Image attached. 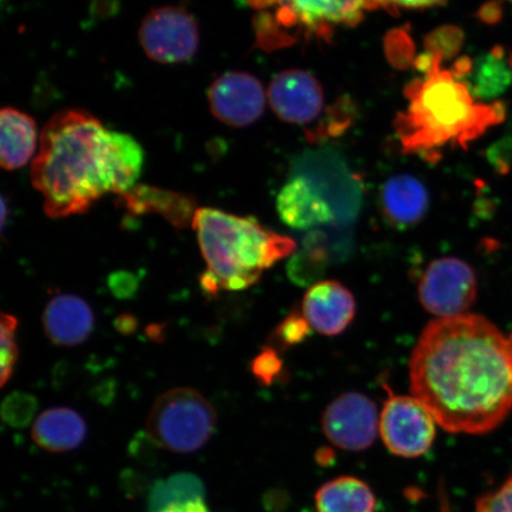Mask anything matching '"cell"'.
Returning a JSON list of instances; mask_svg holds the SVG:
<instances>
[{"label":"cell","mask_w":512,"mask_h":512,"mask_svg":"<svg viewBox=\"0 0 512 512\" xmlns=\"http://www.w3.org/2000/svg\"><path fill=\"white\" fill-rule=\"evenodd\" d=\"M409 377L414 398L450 433H489L512 411L509 338L482 316L428 324L412 352Z\"/></svg>","instance_id":"1"},{"label":"cell","mask_w":512,"mask_h":512,"mask_svg":"<svg viewBox=\"0 0 512 512\" xmlns=\"http://www.w3.org/2000/svg\"><path fill=\"white\" fill-rule=\"evenodd\" d=\"M107 136L101 121L82 110L57 113L43 128L31 181L43 195L49 217L86 213L112 192Z\"/></svg>","instance_id":"2"},{"label":"cell","mask_w":512,"mask_h":512,"mask_svg":"<svg viewBox=\"0 0 512 512\" xmlns=\"http://www.w3.org/2000/svg\"><path fill=\"white\" fill-rule=\"evenodd\" d=\"M431 55L432 67L425 79L408 86L409 104L399 115V137L408 151H433L450 143L465 147L505 117L501 102L477 101L452 70L441 69L444 60Z\"/></svg>","instance_id":"3"},{"label":"cell","mask_w":512,"mask_h":512,"mask_svg":"<svg viewBox=\"0 0 512 512\" xmlns=\"http://www.w3.org/2000/svg\"><path fill=\"white\" fill-rule=\"evenodd\" d=\"M192 227L208 272L220 290L242 291L258 283L268 268L296 251V242L262 227L251 217L213 208L197 209Z\"/></svg>","instance_id":"4"},{"label":"cell","mask_w":512,"mask_h":512,"mask_svg":"<svg viewBox=\"0 0 512 512\" xmlns=\"http://www.w3.org/2000/svg\"><path fill=\"white\" fill-rule=\"evenodd\" d=\"M260 12L256 42L266 50L290 46L299 35L330 38L339 27L362 21L364 0H247Z\"/></svg>","instance_id":"5"},{"label":"cell","mask_w":512,"mask_h":512,"mask_svg":"<svg viewBox=\"0 0 512 512\" xmlns=\"http://www.w3.org/2000/svg\"><path fill=\"white\" fill-rule=\"evenodd\" d=\"M216 427L213 406L195 389L176 388L159 396L146 422L157 446L175 453H191L208 443Z\"/></svg>","instance_id":"6"},{"label":"cell","mask_w":512,"mask_h":512,"mask_svg":"<svg viewBox=\"0 0 512 512\" xmlns=\"http://www.w3.org/2000/svg\"><path fill=\"white\" fill-rule=\"evenodd\" d=\"M139 41L152 61L163 64L187 62L200 46L196 19L178 6L152 9L140 25Z\"/></svg>","instance_id":"7"},{"label":"cell","mask_w":512,"mask_h":512,"mask_svg":"<svg viewBox=\"0 0 512 512\" xmlns=\"http://www.w3.org/2000/svg\"><path fill=\"white\" fill-rule=\"evenodd\" d=\"M418 292L422 306L438 318L465 315L477 296L476 274L463 260L440 258L422 274Z\"/></svg>","instance_id":"8"},{"label":"cell","mask_w":512,"mask_h":512,"mask_svg":"<svg viewBox=\"0 0 512 512\" xmlns=\"http://www.w3.org/2000/svg\"><path fill=\"white\" fill-rule=\"evenodd\" d=\"M435 422L414 396L390 395L381 412L379 430L384 445L395 456L418 458L433 445Z\"/></svg>","instance_id":"9"},{"label":"cell","mask_w":512,"mask_h":512,"mask_svg":"<svg viewBox=\"0 0 512 512\" xmlns=\"http://www.w3.org/2000/svg\"><path fill=\"white\" fill-rule=\"evenodd\" d=\"M322 425L332 445L345 451H362L373 445L380 421L375 403L366 395L345 393L325 409Z\"/></svg>","instance_id":"10"},{"label":"cell","mask_w":512,"mask_h":512,"mask_svg":"<svg viewBox=\"0 0 512 512\" xmlns=\"http://www.w3.org/2000/svg\"><path fill=\"white\" fill-rule=\"evenodd\" d=\"M208 100L211 113L222 124L246 127L264 113L266 94L255 76L229 72L211 83Z\"/></svg>","instance_id":"11"},{"label":"cell","mask_w":512,"mask_h":512,"mask_svg":"<svg viewBox=\"0 0 512 512\" xmlns=\"http://www.w3.org/2000/svg\"><path fill=\"white\" fill-rule=\"evenodd\" d=\"M267 96L275 114L290 124H310L324 107L322 86L315 76L300 69L274 76Z\"/></svg>","instance_id":"12"},{"label":"cell","mask_w":512,"mask_h":512,"mask_svg":"<svg viewBox=\"0 0 512 512\" xmlns=\"http://www.w3.org/2000/svg\"><path fill=\"white\" fill-rule=\"evenodd\" d=\"M355 298L347 287L326 280L310 287L303 300V316L312 330L336 336L348 328L355 317Z\"/></svg>","instance_id":"13"},{"label":"cell","mask_w":512,"mask_h":512,"mask_svg":"<svg viewBox=\"0 0 512 512\" xmlns=\"http://www.w3.org/2000/svg\"><path fill=\"white\" fill-rule=\"evenodd\" d=\"M278 213L288 227L309 229L334 219V209L322 190L304 176L297 175L280 191Z\"/></svg>","instance_id":"14"},{"label":"cell","mask_w":512,"mask_h":512,"mask_svg":"<svg viewBox=\"0 0 512 512\" xmlns=\"http://www.w3.org/2000/svg\"><path fill=\"white\" fill-rule=\"evenodd\" d=\"M44 331L51 342L75 347L86 341L94 328V315L85 300L73 294H59L43 312Z\"/></svg>","instance_id":"15"},{"label":"cell","mask_w":512,"mask_h":512,"mask_svg":"<svg viewBox=\"0 0 512 512\" xmlns=\"http://www.w3.org/2000/svg\"><path fill=\"white\" fill-rule=\"evenodd\" d=\"M120 197L127 213L132 216L158 214L176 229L188 228L194 223L196 201L189 195L147 185H136Z\"/></svg>","instance_id":"16"},{"label":"cell","mask_w":512,"mask_h":512,"mask_svg":"<svg viewBox=\"0 0 512 512\" xmlns=\"http://www.w3.org/2000/svg\"><path fill=\"white\" fill-rule=\"evenodd\" d=\"M86 422L73 409L60 407L43 412L32 427V440L48 452L62 453L78 448L85 441Z\"/></svg>","instance_id":"17"},{"label":"cell","mask_w":512,"mask_h":512,"mask_svg":"<svg viewBox=\"0 0 512 512\" xmlns=\"http://www.w3.org/2000/svg\"><path fill=\"white\" fill-rule=\"evenodd\" d=\"M38 132L27 113L6 107L0 113V164L8 171L23 168L35 155Z\"/></svg>","instance_id":"18"},{"label":"cell","mask_w":512,"mask_h":512,"mask_svg":"<svg viewBox=\"0 0 512 512\" xmlns=\"http://www.w3.org/2000/svg\"><path fill=\"white\" fill-rule=\"evenodd\" d=\"M477 101L490 104L512 85V54L507 48L495 47L489 53L471 60L462 79Z\"/></svg>","instance_id":"19"},{"label":"cell","mask_w":512,"mask_h":512,"mask_svg":"<svg viewBox=\"0 0 512 512\" xmlns=\"http://www.w3.org/2000/svg\"><path fill=\"white\" fill-rule=\"evenodd\" d=\"M384 214L396 226H412L424 217L428 194L419 179L411 175H396L384 183L381 192Z\"/></svg>","instance_id":"20"},{"label":"cell","mask_w":512,"mask_h":512,"mask_svg":"<svg viewBox=\"0 0 512 512\" xmlns=\"http://www.w3.org/2000/svg\"><path fill=\"white\" fill-rule=\"evenodd\" d=\"M147 512H211L201 480L189 473L153 486Z\"/></svg>","instance_id":"21"},{"label":"cell","mask_w":512,"mask_h":512,"mask_svg":"<svg viewBox=\"0 0 512 512\" xmlns=\"http://www.w3.org/2000/svg\"><path fill=\"white\" fill-rule=\"evenodd\" d=\"M317 512H375L376 497L370 486L356 477L343 476L320 486Z\"/></svg>","instance_id":"22"},{"label":"cell","mask_w":512,"mask_h":512,"mask_svg":"<svg viewBox=\"0 0 512 512\" xmlns=\"http://www.w3.org/2000/svg\"><path fill=\"white\" fill-rule=\"evenodd\" d=\"M18 320L15 316L3 313L2 315V357H0V382L4 387L14 374L18 360V347L16 342V331Z\"/></svg>","instance_id":"23"},{"label":"cell","mask_w":512,"mask_h":512,"mask_svg":"<svg viewBox=\"0 0 512 512\" xmlns=\"http://www.w3.org/2000/svg\"><path fill=\"white\" fill-rule=\"evenodd\" d=\"M37 406L34 396L19 392L12 393L3 402V418L11 426H27L37 411Z\"/></svg>","instance_id":"24"},{"label":"cell","mask_w":512,"mask_h":512,"mask_svg":"<svg viewBox=\"0 0 512 512\" xmlns=\"http://www.w3.org/2000/svg\"><path fill=\"white\" fill-rule=\"evenodd\" d=\"M477 512H512V475L495 490L480 496L476 503Z\"/></svg>","instance_id":"25"},{"label":"cell","mask_w":512,"mask_h":512,"mask_svg":"<svg viewBox=\"0 0 512 512\" xmlns=\"http://www.w3.org/2000/svg\"><path fill=\"white\" fill-rule=\"evenodd\" d=\"M311 326L307 320L299 313H292L275 330V339L284 347L304 342L306 337L311 334Z\"/></svg>","instance_id":"26"},{"label":"cell","mask_w":512,"mask_h":512,"mask_svg":"<svg viewBox=\"0 0 512 512\" xmlns=\"http://www.w3.org/2000/svg\"><path fill=\"white\" fill-rule=\"evenodd\" d=\"M463 42L462 31L454 28H446L434 31L427 40L428 53L438 55L446 59L457 53Z\"/></svg>","instance_id":"27"},{"label":"cell","mask_w":512,"mask_h":512,"mask_svg":"<svg viewBox=\"0 0 512 512\" xmlns=\"http://www.w3.org/2000/svg\"><path fill=\"white\" fill-rule=\"evenodd\" d=\"M280 370L281 362L273 350L262 351L252 363V371L256 380L265 386H270L275 377L279 375Z\"/></svg>","instance_id":"28"},{"label":"cell","mask_w":512,"mask_h":512,"mask_svg":"<svg viewBox=\"0 0 512 512\" xmlns=\"http://www.w3.org/2000/svg\"><path fill=\"white\" fill-rule=\"evenodd\" d=\"M446 2L447 0H364L367 10L388 11L433 8Z\"/></svg>","instance_id":"29"},{"label":"cell","mask_w":512,"mask_h":512,"mask_svg":"<svg viewBox=\"0 0 512 512\" xmlns=\"http://www.w3.org/2000/svg\"><path fill=\"white\" fill-rule=\"evenodd\" d=\"M108 288H110L114 297L131 299L136 296L139 288V279L136 274L131 272H115L108 278Z\"/></svg>","instance_id":"30"},{"label":"cell","mask_w":512,"mask_h":512,"mask_svg":"<svg viewBox=\"0 0 512 512\" xmlns=\"http://www.w3.org/2000/svg\"><path fill=\"white\" fill-rule=\"evenodd\" d=\"M114 326L120 334L131 335L138 328V320L130 313H124V315L115 319Z\"/></svg>","instance_id":"31"},{"label":"cell","mask_w":512,"mask_h":512,"mask_svg":"<svg viewBox=\"0 0 512 512\" xmlns=\"http://www.w3.org/2000/svg\"><path fill=\"white\" fill-rule=\"evenodd\" d=\"M147 334L152 339H158L160 341V338H162V326L152 325L150 326L149 330H147Z\"/></svg>","instance_id":"32"},{"label":"cell","mask_w":512,"mask_h":512,"mask_svg":"<svg viewBox=\"0 0 512 512\" xmlns=\"http://www.w3.org/2000/svg\"><path fill=\"white\" fill-rule=\"evenodd\" d=\"M509 342H510V347H511V351H512V334H511V336L509 337Z\"/></svg>","instance_id":"33"}]
</instances>
